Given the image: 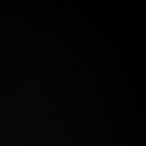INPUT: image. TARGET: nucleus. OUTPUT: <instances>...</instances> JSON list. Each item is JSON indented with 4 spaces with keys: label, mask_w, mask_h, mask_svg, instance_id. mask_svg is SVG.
<instances>
[]
</instances>
